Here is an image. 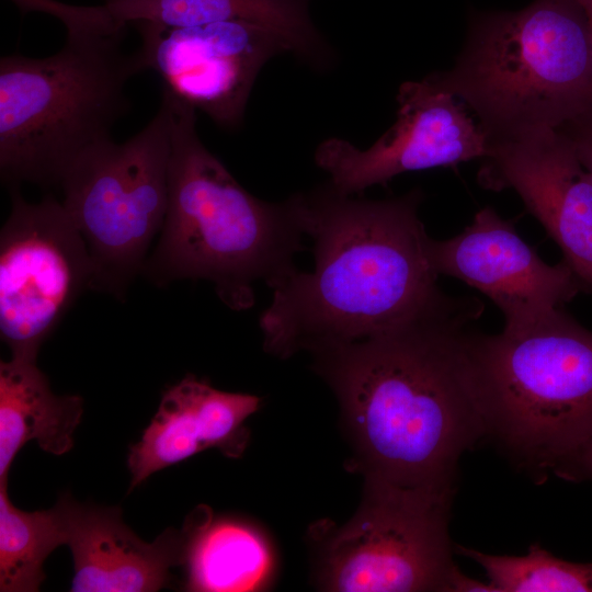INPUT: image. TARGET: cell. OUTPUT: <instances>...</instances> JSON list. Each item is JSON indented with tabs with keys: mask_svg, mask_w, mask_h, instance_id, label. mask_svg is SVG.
I'll list each match as a JSON object with an SVG mask.
<instances>
[{
	"mask_svg": "<svg viewBox=\"0 0 592 592\" xmlns=\"http://www.w3.org/2000/svg\"><path fill=\"white\" fill-rule=\"evenodd\" d=\"M162 95L171 116L168 208L141 273L158 286L209 281L226 306L246 310L257 281L272 287L295 270L304 234L288 200L255 197L204 146L192 105L167 89Z\"/></svg>",
	"mask_w": 592,
	"mask_h": 592,
	"instance_id": "3957f363",
	"label": "cell"
},
{
	"mask_svg": "<svg viewBox=\"0 0 592 592\" xmlns=\"http://www.w3.org/2000/svg\"><path fill=\"white\" fill-rule=\"evenodd\" d=\"M456 491L366 480L356 515L322 549L323 587L345 592H449L448 523Z\"/></svg>",
	"mask_w": 592,
	"mask_h": 592,
	"instance_id": "ba28073f",
	"label": "cell"
},
{
	"mask_svg": "<svg viewBox=\"0 0 592 592\" xmlns=\"http://www.w3.org/2000/svg\"><path fill=\"white\" fill-rule=\"evenodd\" d=\"M171 116L167 99L128 140L87 149L65 173L62 205L93 265L91 289L122 299L143 272L168 208Z\"/></svg>",
	"mask_w": 592,
	"mask_h": 592,
	"instance_id": "52a82bcc",
	"label": "cell"
},
{
	"mask_svg": "<svg viewBox=\"0 0 592 592\" xmlns=\"http://www.w3.org/2000/svg\"><path fill=\"white\" fill-rule=\"evenodd\" d=\"M134 25L141 37L136 52L141 70H153L167 90L226 128L240 124L266 61L289 52L275 33L244 21Z\"/></svg>",
	"mask_w": 592,
	"mask_h": 592,
	"instance_id": "30bf717a",
	"label": "cell"
},
{
	"mask_svg": "<svg viewBox=\"0 0 592 592\" xmlns=\"http://www.w3.org/2000/svg\"><path fill=\"white\" fill-rule=\"evenodd\" d=\"M556 129L570 140L580 162L592 178V106Z\"/></svg>",
	"mask_w": 592,
	"mask_h": 592,
	"instance_id": "ffe728a7",
	"label": "cell"
},
{
	"mask_svg": "<svg viewBox=\"0 0 592 592\" xmlns=\"http://www.w3.org/2000/svg\"><path fill=\"white\" fill-rule=\"evenodd\" d=\"M259 406L257 396L223 391L185 376L163 392L151 422L129 449V490L207 448L240 456L248 440L243 423Z\"/></svg>",
	"mask_w": 592,
	"mask_h": 592,
	"instance_id": "5bb4252c",
	"label": "cell"
},
{
	"mask_svg": "<svg viewBox=\"0 0 592 592\" xmlns=\"http://www.w3.org/2000/svg\"><path fill=\"white\" fill-rule=\"evenodd\" d=\"M73 559L72 592H152L168 587L182 562L183 533L167 528L152 543L122 520L119 508L82 505L60 496Z\"/></svg>",
	"mask_w": 592,
	"mask_h": 592,
	"instance_id": "9a60e30c",
	"label": "cell"
},
{
	"mask_svg": "<svg viewBox=\"0 0 592 592\" xmlns=\"http://www.w3.org/2000/svg\"><path fill=\"white\" fill-rule=\"evenodd\" d=\"M478 117L488 141L557 128L592 106V49L573 0L481 14L452 69L428 76Z\"/></svg>",
	"mask_w": 592,
	"mask_h": 592,
	"instance_id": "5b68a950",
	"label": "cell"
},
{
	"mask_svg": "<svg viewBox=\"0 0 592 592\" xmlns=\"http://www.w3.org/2000/svg\"><path fill=\"white\" fill-rule=\"evenodd\" d=\"M82 414V398L54 394L36 360L1 361L0 483L7 482L16 454L30 441L56 456L69 452Z\"/></svg>",
	"mask_w": 592,
	"mask_h": 592,
	"instance_id": "e0dca14e",
	"label": "cell"
},
{
	"mask_svg": "<svg viewBox=\"0 0 592 592\" xmlns=\"http://www.w3.org/2000/svg\"><path fill=\"white\" fill-rule=\"evenodd\" d=\"M60 21L67 38L56 54L0 59V174L9 190L60 186L81 153L112 138L126 84L143 71L136 52L122 48L123 32Z\"/></svg>",
	"mask_w": 592,
	"mask_h": 592,
	"instance_id": "277c9868",
	"label": "cell"
},
{
	"mask_svg": "<svg viewBox=\"0 0 592 592\" xmlns=\"http://www.w3.org/2000/svg\"><path fill=\"white\" fill-rule=\"evenodd\" d=\"M11 210L0 231V337L11 356L37 360L77 298L91 288L87 244L61 202H26L9 190Z\"/></svg>",
	"mask_w": 592,
	"mask_h": 592,
	"instance_id": "9c48e42d",
	"label": "cell"
},
{
	"mask_svg": "<svg viewBox=\"0 0 592 592\" xmlns=\"http://www.w3.org/2000/svg\"><path fill=\"white\" fill-rule=\"evenodd\" d=\"M397 102L395 124L369 148L334 137L318 146L315 161L338 192L354 195L405 172L454 167L486 155L487 134L463 102L428 76L403 82Z\"/></svg>",
	"mask_w": 592,
	"mask_h": 592,
	"instance_id": "8fae6325",
	"label": "cell"
},
{
	"mask_svg": "<svg viewBox=\"0 0 592 592\" xmlns=\"http://www.w3.org/2000/svg\"><path fill=\"white\" fill-rule=\"evenodd\" d=\"M184 588L196 592H244L265 587L274 556L261 530L240 517L196 509L182 527Z\"/></svg>",
	"mask_w": 592,
	"mask_h": 592,
	"instance_id": "2e32d148",
	"label": "cell"
},
{
	"mask_svg": "<svg viewBox=\"0 0 592 592\" xmlns=\"http://www.w3.org/2000/svg\"><path fill=\"white\" fill-rule=\"evenodd\" d=\"M418 189L387 200L355 198L327 183L288 200L314 240L315 270L272 285L259 326L267 352L288 356L363 340L454 307L429 257Z\"/></svg>",
	"mask_w": 592,
	"mask_h": 592,
	"instance_id": "6da1fadb",
	"label": "cell"
},
{
	"mask_svg": "<svg viewBox=\"0 0 592 592\" xmlns=\"http://www.w3.org/2000/svg\"><path fill=\"white\" fill-rule=\"evenodd\" d=\"M456 553L480 567L493 592H592V562L555 557L538 544L525 556H500L455 545Z\"/></svg>",
	"mask_w": 592,
	"mask_h": 592,
	"instance_id": "d6986e66",
	"label": "cell"
},
{
	"mask_svg": "<svg viewBox=\"0 0 592 592\" xmlns=\"http://www.w3.org/2000/svg\"><path fill=\"white\" fill-rule=\"evenodd\" d=\"M481 159L479 183L515 191L592 288V178L570 140L556 128L535 129L489 143Z\"/></svg>",
	"mask_w": 592,
	"mask_h": 592,
	"instance_id": "4fadbf2b",
	"label": "cell"
},
{
	"mask_svg": "<svg viewBox=\"0 0 592 592\" xmlns=\"http://www.w3.org/2000/svg\"><path fill=\"white\" fill-rule=\"evenodd\" d=\"M553 473L565 480L592 481V437L561 460Z\"/></svg>",
	"mask_w": 592,
	"mask_h": 592,
	"instance_id": "44dd1931",
	"label": "cell"
},
{
	"mask_svg": "<svg viewBox=\"0 0 592 592\" xmlns=\"http://www.w3.org/2000/svg\"><path fill=\"white\" fill-rule=\"evenodd\" d=\"M481 305L463 298L394 330L315 352L366 480L456 491L460 457L487 437L466 345Z\"/></svg>",
	"mask_w": 592,
	"mask_h": 592,
	"instance_id": "7a4b0ae2",
	"label": "cell"
},
{
	"mask_svg": "<svg viewBox=\"0 0 592 592\" xmlns=\"http://www.w3.org/2000/svg\"><path fill=\"white\" fill-rule=\"evenodd\" d=\"M467 352L491 437L540 479L592 437V331L561 309L521 333L468 331Z\"/></svg>",
	"mask_w": 592,
	"mask_h": 592,
	"instance_id": "8992f818",
	"label": "cell"
},
{
	"mask_svg": "<svg viewBox=\"0 0 592 592\" xmlns=\"http://www.w3.org/2000/svg\"><path fill=\"white\" fill-rule=\"evenodd\" d=\"M581 10L585 20L591 49H592V0H573Z\"/></svg>",
	"mask_w": 592,
	"mask_h": 592,
	"instance_id": "7402d4cb",
	"label": "cell"
},
{
	"mask_svg": "<svg viewBox=\"0 0 592 592\" xmlns=\"http://www.w3.org/2000/svg\"><path fill=\"white\" fill-rule=\"evenodd\" d=\"M67 544V519L61 498L54 508L22 511L0 483V591L35 592L45 580L43 565Z\"/></svg>",
	"mask_w": 592,
	"mask_h": 592,
	"instance_id": "ac0fdd59",
	"label": "cell"
},
{
	"mask_svg": "<svg viewBox=\"0 0 592 592\" xmlns=\"http://www.w3.org/2000/svg\"><path fill=\"white\" fill-rule=\"evenodd\" d=\"M439 275L463 281L501 310L502 332H525L555 316L587 286L562 260L550 265L492 207L479 209L458 235L429 241Z\"/></svg>",
	"mask_w": 592,
	"mask_h": 592,
	"instance_id": "7c38bea8",
	"label": "cell"
}]
</instances>
